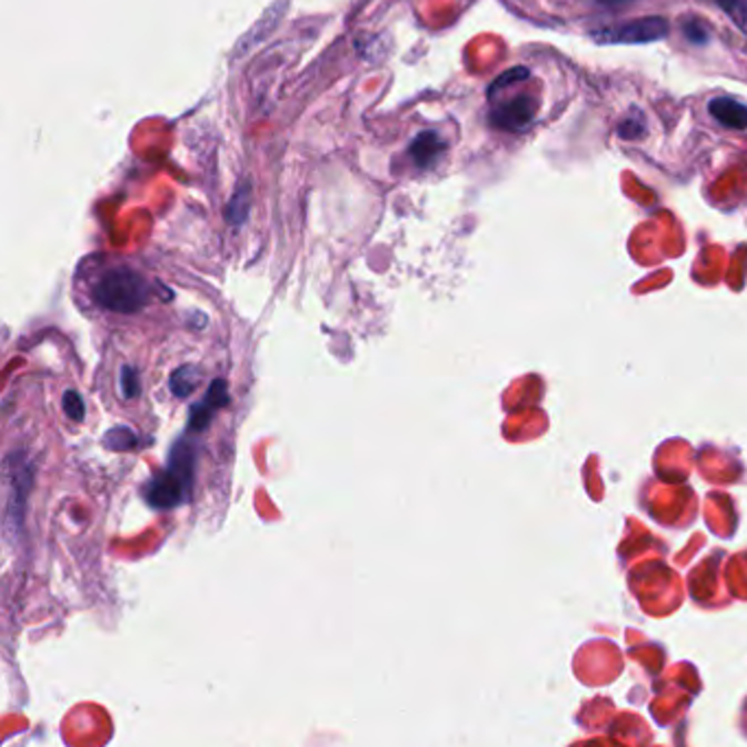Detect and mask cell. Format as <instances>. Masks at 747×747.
Masks as SVG:
<instances>
[{"mask_svg":"<svg viewBox=\"0 0 747 747\" xmlns=\"http://www.w3.org/2000/svg\"><path fill=\"white\" fill-rule=\"evenodd\" d=\"M193 467H196V448L189 446L187 441H178L171 449L167 469L158 471L143 489V496L151 509L167 511L185 505L191 498L193 471H196Z\"/></svg>","mask_w":747,"mask_h":747,"instance_id":"obj_1","label":"cell"},{"mask_svg":"<svg viewBox=\"0 0 747 747\" xmlns=\"http://www.w3.org/2000/svg\"><path fill=\"white\" fill-rule=\"evenodd\" d=\"M94 300L117 313H137L151 299L150 283L130 268L108 270L94 286Z\"/></svg>","mask_w":747,"mask_h":747,"instance_id":"obj_2","label":"cell"},{"mask_svg":"<svg viewBox=\"0 0 747 747\" xmlns=\"http://www.w3.org/2000/svg\"><path fill=\"white\" fill-rule=\"evenodd\" d=\"M667 33L669 24L665 18H640L595 31V38L607 44H645L663 40Z\"/></svg>","mask_w":747,"mask_h":747,"instance_id":"obj_3","label":"cell"},{"mask_svg":"<svg viewBox=\"0 0 747 747\" xmlns=\"http://www.w3.org/2000/svg\"><path fill=\"white\" fill-rule=\"evenodd\" d=\"M537 114V101L532 94H514L505 101H500L494 110H491V121L496 128L507 130V132H522L532 121Z\"/></svg>","mask_w":747,"mask_h":747,"instance_id":"obj_4","label":"cell"},{"mask_svg":"<svg viewBox=\"0 0 747 747\" xmlns=\"http://www.w3.org/2000/svg\"><path fill=\"white\" fill-rule=\"evenodd\" d=\"M230 404L228 397V386L225 379L218 377L211 388L207 390V397L198 404H193L191 408V417H189V432H202L209 428V424L213 421V415Z\"/></svg>","mask_w":747,"mask_h":747,"instance_id":"obj_5","label":"cell"},{"mask_svg":"<svg viewBox=\"0 0 747 747\" xmlns=\"http://www.w3.org/2000/svg\"><path fill=\"white\" fill-rule=\"evenodd\" d=\"M708 112L715 121L730 130H747V106L733 97H715L708 103Z\"/></svg>","mask_w":747,"mask_h":747,"instance_id":"obj_6","label":"cell"},{"mask_svg":"<svg viewBox=\"0 0 747 747\" xmlns=\"http://www.w3.org/2000/svg\"><path fill=\"white\" fill-rule=\"evenodd\" d=\"M446 150V141L437 132H421L412 146H410V156L419 167H430L441 153Z\"/></svg>","mask_w":747,"mask_h":747,"instance_id":"obj_7","label":"cell"},{"mask_svg":"<svg viewBox=\"0 0 747 747\" xmlns=\"http://www.w3.org/2000/svg\"><path fill=\"white\" fill-rule=\"evenodd\" d=\"M198 377H200L198 369H193V367H180V369H176V371L171 374V379H169V390H171L176 397L185 399V397H189V395L196 390V386H198Z\"/></svg>","mask_w":747,"mask_h":747,"instance_id":"obj_8","label":"cell"},{"mask_svg":"<svg viewBox=\"0 0 747 747\" xmlns=\"http://www.w3.org/2000/svg\"><path fill=\"white\" fill-rule=\"evenodd\" d=\"M103 444L114 451H130L139 446V437L130 428H112L106 435Z\"/></svg>","mask_w":747,"mask_h":747,"instance_id":"obj_9","label":"cell"},{"mask_svg":"<svg viewBox=\"0 0 747 747\" xmlns=\"http://www.w3.org/2000/svg\"><path fill=\"white\" fill-rule=\"evenodd\" d=\"M121 392L126 399H137L141 392V381H139V371L135 367H123L121 369Z\"/></svg>","mask_w":747,"mask_h":747,"instance_id":"obj_10","label":"cell"},{"mask_svg":"<svg viewBox=\"0 0 747 747\" xmlns=\"http://www.w3.org/2000/svg\"><path fill=\"white\" fill-rule=\"evenodd\" d=\"M717 4L746 31L747 29V0H717Z\"/></svg>","mask_w":747,"mask_h":747,"instance_id":"obj_11","label":"cell"},{"mask_svg":"<svg viewBox=\"0 0 747 747\" xmlns=\"http://www.w3.org/2000/svg\"><path fill=\"white\" fill-rule=\"evenodd\" d=\"M62 408H64V412H67L73 421H81L83 415H86V406H83V401H81V397L77 395L76 390H67V392H64Z\"/></svg>","mask_w":747,"mask_h":747,"instance_id":"obj_12","label":"cell"},{"mask_svg":"<svg viewBox=\"0 0 747 747\" xmlns=\"http://www.w3.org/2000/svg\"><path fill=\"white\" fill-rule=\"evenodd\" d=\"M684 33H686V38H688L693 44H706V42H708V31H706V27H704L699 20L686 22V24H684Z\"/></svg>","mask_w":747,"mask_h":747,"instance_id":"obj_13","label":"cell"},{"mask_svg":"<svg viewBox=\"0 0 747 747\" xmlns=\"http://www.w3.org/2000/svg\"><path fill=\"white\" fill-rule=\"evenodd\" d=\"M643 135V119L640 117H629L622 121V128H620V137L622 139H640Z\"/></svg>","mask_w":747,"mask_h":747,"instance_id":"obj_14","label":"cell"},{"mask_svg":"<svg viewBox=\"0 0 747 747\" xmlns=\"http://www.w3.org/2000/svg\"><path fill=\"white\" fill-rule=\"evenodd\" d=\"M602 4H607V7H616V4H622L625 0H600Z\"/></svg>","mask_w":747,"mask_h":747,"instance_id":"obj_15","label":"cell"}]
</instances>
